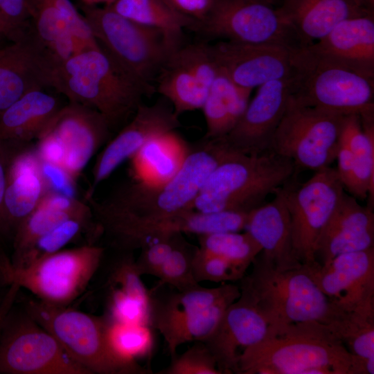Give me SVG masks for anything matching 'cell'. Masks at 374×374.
I'll return each instance as SVG.
<instances>
[{
	"mask_svg": "<svg viewBox=\"0 0 374 374\" xmlns=\"http://www.w3.org/2000/svg\"><path fill=\"white\" fill-rule=\"evenodd\" d=\"M240 374H373L374 364L330 339L316 321L293 324L247 348Z\"/></svg>",
	"mask_w": 374,
	"mask_h": 374,
	"instance_id": "cell-1",
	"label": "cell"
},
{
	"mask_svg": "<svg viewBox=\"0 0 374 374\" xmlns=\"http://www.w3.org/2000/svg\"><path fill=\"white\" fill-rule=\"evenodd\" d=\"M51 88L69 102L100 113L112 129L132 116L143 97L155 92L100 46L73 54L55 68Z\"/></svg>",
	"mask_w": 374,
	"mask_h": 374,
	"instance_id": "cell-2",
	"label": "cell"
},
{
	"mask_svg": "<svg viewBox=\"0 0 374 374\" xmlns=\"http://www.w3.org/2000/svg\"><path fill=\"white\" fill-rule=\"evenodd\" d=\"M252 265L251 272L240 280V294L264 316L270 336L293 324L328 323L346 314L321 292L303 265L279 270L260 253Z\"/></svg>",
	"mask_w": 374,
	"mask_h": 374,
	"instance_id": "cell-3",
	"label": "cell"
},
{
	"mask_svg": "<svg viewBox=\"0 0 374 374\" xmlns=\"http://www.w3.org/2000/svg\"><path fill=\"white\" fill-rule=\"evenodd\" d=\"M237 154L218 139H204L191 148L182 166L159 184L136 181L100 201L114 211L139 218H157L194 208V202L213 170Z\"/></svg>",
	"mask_w": 374,
	"mask_h": 374,
	"instance_id": "cell-4",
	"label": "cell"
},
{
	"mask_svg": "<svg viewBox=\"0 0 374 374\" xmlns=\"http://www.w3.org/2000/svg\"><path fill=\"white\" fill-rule=\"evenodd\" d=\"M292 161L273 152L237 154L210 174L194 202L204 213L250 212L296 175Z\"/></svg>",
	"mask_w": 374,
	"mask_h": 374,
	"instance_id": "cell-5",
	"label": "cell"
},
{
	"mask_svg": "<svg viewBox=\"0 0 374 374\" xmlns=\"http://www.w3.org/2000/svg\"><path fill=\"white\" fill-rule=\"evenodd\" d=\"M101 233L114 244L134 249L182 233L198 235L245 229L248 213L242 211L204 213L195 208L157 218H139L105 206L93 197L87 199Z\"/></svg>",
	"mask_w": 374,
	"mask_h": 374,
	"instance_id": "cell-6",
	"label": "cell"
},
{
	"mask_svg": "<svg viewBox=\"0 0 374 374\" xmlns=\"http://www.w3.org/2000/svg\"><path fill=\"white\" fill-rule=\"evenodd\" d=\"M104 251L103 247L88 243L15 267L0 248V271L8 285L26 289L46 303L67 306L85 290Z\"/></svg>",
	"mask_w": 374,
	"mask_h": 374,
	"instance_id": "cell-7",
	"label": "cell"
},
{
	"mask_svg": "<svg viewBox=\"0 0 374 374\" xmlns=\"http://www.w3.org/2000/svg\"><path fill=\"white\" fill-rule=\"evenodd\" d=\"M161 297L150 294V323L164 339L169 353L189 341H204L226 309L240 296L239 286L224 283L207 288L199 285Z\"/></svg>",
	"mask_w": 374,
	"mask_h": 374,
	"instance_id": "cell-8",
	"label": "cell"
},
{
	"mask_svg": "<svg viewBox=\"0 0 374 374\" xmlns=\"http://www.w3.org/2000/svg\"><path fill=\"white\" fill-rule=\"evenodd\" d=\"M23 307L89 374L149 373L141 366L127 364L115 357L107 341L105 317L93 316L37 298L26 299Z\"/></svg>",
	"mask_w": 374,
	"mask_h": 374,
	"instance_id": "cell-9",
	"label": "cell"
},
{
	"mask_svg": "<svg viewBox=\"0 0 374 374\" xmlns=\"http://www.w3.org/2000/svg\"><path fill=\"white\" fill-rule=\"evenodd\" d=\"M294 90L297 103L344 115L374 109V79L329 62L307 46L293 57Z\"/></svg>",
	"mask_w": 374,
	"mask_h": 374,
	"instance_id": "cell-10",
	"label": "cell"
},
{
	"mask_svg": "<svg viewBox=\"0 0 374 374\" xmlns=\"http://www.w3.org/2000/svg\"><path fill=\"white\" fill-rule=\"evenodd\" d=\"M98 45L136 80L155 91L154 82L170 51L162 34L109 7L82 6Z\"/></svg>",
	"mask_w": 374,
	"mask_h": 374,
	"instance_id": "cell-11",
	"label": "cell"
},
{
	"mask_svg": "<svg viewBox=\"0 0 374 374\" xmlns=\"http://www.w3.org/2000/svg\"><path fill=\"white\" fill-rule=\"evenodd\" d=\"M346 115L303 105L290 97L273 135L270 151L298 168L317 171L336 159Z\"/></svg>",
	"mask_w": 374,
	"mask_h": 374,
	"instance_id": "cell-12",
	"label": "cell"
},
{
	"mask_svg": "<svg viewBox=\"0 0 374 374\" xmlns=\"http://www.w3.org/2000/svg\"><path fill=\"white\" fill-rule=\"evenodd\" d=\"M0 374H89L14 303L0 324Z\"/></svg>",
	"mask_w": 374,
	"mask_h": 374,
	"instance_id": "cell-13",
	"label": "cell"
},
{
	"mask_svg": "<svg viewBox=\"0 0 374 374\" xmlns=\"http://www.w3.org/2000/svg\"><path fill=\"white\" fill-rule=\"evenodd\" d=\"M194 31L208 39L249 44L306 46L277 8L267 0H214Z\"/></svg>",
	"mask_w": 374,
	"mask_h": 374,
	"instance_id": "cell-14",
	"label": "cell"
},
{
	"mask_svg": "<svg viewBox=\"0 0 374 374\" xmlns=\"http://www.w3.org/2000/svg\"><path fill=\"white\" fill-rule=\"evenodd\" d=\"M337 170L328 166L315 171L306 182L294 184V177L278 188L288 209L294 251L302 265L318 262L319 238L344 190Z\"/></svg>",
	"mask_w": 374,
	"mask_h": 374,
	"instance_id": "cell-15",
	"label": "cell"
},
{
	"mask_svg": "<svg viewBox=\"0 0 374 374\" xmlns=\"http://www.w3.org/2000/svg\"><path fill=\"white\" fill-rule=\"evenodd\" d=\"M219 72L212 45L183 44L168 56L156 78L155 91L179 116L202 109Z\"/></svg>",
	"mask_w": 374,
	"mask_h": 374,
	"instance_id": "cell-16",
	"label": "cell"
},
{
	"mask_svg": "<svg viewBox=\"0 0 374 374\" xmlns=\"http://www.w3.org/2000/svg\"><path fill=\"white\" fill-rule=\"evenodd\" d=\"M321 292L345 313L374 312V247L303 265Z\"/></svg>",
	"mask_w": 374,
	"mask_h": 374,
	"instance_id": "cell-17",
	"label": "cell"
},
{
	"mask_svg": "<svg viewBox=\"0 0 374 374\" xmlns=\"http://www.w3.org/2000/svg\"><path fill=\"white\" fill-rule=\"evenodd\" d=\"M292 76L258 87L253 98L232 130L217 138L232 152L254 155L270 151L274 132L293 93Z\"/></svg>",
	"mask_w": 374,
	"mask_h": 374,
	"instance_id": "cell-18",
	"label": "cell"
},
{
	"mask_svg": "<svg viewBox=\"0 0 374 374\" xmlns=\"http://www.w3.org/2000/svg\"><path fill=\"white\" fill-rule=\"evenodd\" d=\"M181 127L172 106L160 100L152 105L141 103L132 119L111 139L98 156L92 169V180L86 199L93 197L97 186L151 139Z\"/></svg>",
	"mask_w": 374,
	"mask_h": 374,
	"instance_id": "cell-19",
	"label": "cell"
},
{
	"mask_svg": "<svg viewBox=\"0 0 374 374\" xmlns=\"http://www.w3.org/2000/svg\"><path fill=\"white\" fill-rule=\"evenodd\" d=\"M212 46L220 72L242 88L253 90L267 82L292 76L296 49L226 40Z\"/></svg>",
	"mask_w": 374,
	"mask_h": 374,
	"instance_id": "cell-20",
	"label": "cell"
},
{
	"mask_svg": "<svg viewBox=\"0 0 374 374\" xmlns=\"http://www.w3.org/2000/svg\"><path fill=\"white\" fill-rule=\"evenodd\" d=\"M111 130L98 111L69 102L57 111L40 136L51 134L62 143L65 150L63 168L75 180L108 140Z\"/></svg>",
	"mask_w": 374,
	"mask_h": 374,
	"instance_id": "cell-21",
	"label": "cell"
},
{
	"mask_svg": "<svg viewBox=\"0 0 374 374\" xmlns=\"http://www.w3.org/2000/svg\"><path fill=\"white\" fill-rule=\"evenodd\" d=\"M55 68L30 29L0 47V114L24 94L51 88Z\"/></svg>",
	"mask_w": 374,
	"mask_h": 374,
	"instance_id": "cell-22",
	"label": "cell"
},
{
	"mask_svg": "<svg viewBox=\"0 0 374 374\" xmlns=\"http://www.w3.org/2000/svg\"><path fill=\"white\" fill-rule=\"evenodd\" d=\"M270 335L269 324L264 316L240 294L226 309L214 331L203 343L222 374L238 373L244 351Z\"/></svg>",
	"mask_w": 374,
	"mask_h": 374,
	"instance_id": "cell-23",
	"label": "cell"
},
{
	"mask_svg": "<svg viewBox=\"0 0 374 374\" xmlns=\"http://www.w3.org/2000/svg\"><path fill=\"white\" fill-rule=\"evenodd\" d=\"M374 213L345 191L323 229L315 249L322 265L335 257L373 247Z\"/></svg>",
	"mask_w": 374,
	"mask_h": 374,
	"instance_id": "cell-24",
	"label": "cell"
},
{
	"mask_svg": "<svg viewBox=\"0 0 374 374\" xmlns=\"http://www.w3.org/2000/svg\"><path fill=\"white\" fill-rule=\"evenodd\" d=\"M308 47L329 62L374 79V13L340 21Z\"/></svg>",
	"mask_w": 374,
	"mask_h": 374,
	"instance_id": "cell-25",
	"label": "cell"
},
{
	"mask_svg": "<svg viewBox=\"0 0 374 374\" xmlns=\"http://www.w3.org/2000/svg\"><path fill=\"white\" fill-rule=\"evenodd\" d=\"M6 156L5 218L8 237L12 238L18 226L37 208L46 188L35 148L30 145L9 148Z\"/></svg>",
	"mask_w": 374,
	"mask_h": 374,
	"instance_id": "cell-26",
	"label": "cell"
},
{
	"mask_svg": "<svg viewBox=\"0 0 374 374\" xmlns=\"http://www.w3.org/2000/svg\"><path fill=\"white\" fill-rule=\"evenodd\" d=\"M274 198L249 212L247 231L262 248L260 253L279 270L302 266L292 241L288 209L278 188Z\"/></svg>",
	"mask_w": 374,
	"mask_h": 374,
	"instance_id": "cell-27",
	"label": "cell"
},
{
	"mask_svg": "<svg viewBox=\"0 0 374 374\" xmlns=\"http://www.w3.org/2000/svg\"><path fill=\"white\" fill-rule=\"evenodd\" d=\"M307 46L340 21L368 13L353 0H281L276 7Z\"/></svg>",
	"mask_w": 374,
	"mask_h": 374,
	"instance_id": "cell-28",
	"label": "cell"
},
{
	"mask_svg": "<svg viewBox=\"0 0 374 374\" xmlns=\"http://www.w3.org/2000/svg\"><path fill=\"white\" fill-rule=\"evenodd\" d=\"M40 89L30 91L0 114V141L28 145L37 140L63 106L60 98Z\"/></svg>",
	"mask_w": 374,
	"mask_h": 374,
	"instance_id": "cell-29",
	"label": "cell"
},
{
	"mask_svg": "<svg viewBox=\"0 0 374 374\" xmlns=\"http://www.w3.org/2000/svg\"><path fill=\"white\" fill-rule=\"evenodd\" d=\"M107 285V319L150 325V292L144 285L131 256L116 264Z\"/></svg>",
	"mask_w": 374,
	"mask_h": 374,
	"instance_id": "cell-30",
	"label": "cell"
},
{
	"mask_svg": "<svg viewBox=\"0 0 374 374\" xmlns=\"http://www.w3.org/2000/svg\"><path fill=\"white\" fill-rule=\"evenodd\" d=\"M340 139L349 148L354 168L351 195L368 198V206H374V109L344 117Z\"/></svg>",
	"mask_w": 374,
	"mask_h": 374,
	"instance_id": "cell-31",
	"label": "cell"
},
{
	"mask_svg": "<svg viewBox=\"0 0 374 374\" xmlns=\"http://www.w3.org/2000/svg\"><path fill=\"white\" fill-rule=\"evenodd\" d=\"M190 150L176 130L154 136L130 159L134 181L148 184L166 182L179 170Z\"/></svg>",
	"mask_w": 374,
	"mask_h": 374,
	"instance_id": "cell-32",
	"label": "cell"
},
{
	"mask_svg": "<svg viewBox=\"0 0 374 374\" xmlns=\"http://www.w3.org/2000/svg\"><path fill=\"white\" fill-rule=\"evenodd\" d=\"M107 6L130 20L159 31L170 53L183 44L184 30L194 31L197 24L164 0H115Z\"/></svg>",
	"mask_w": 374,
	"mask_h": 374,
	"instance_id": "cell-33",
	"label": "cell"
},
{
	"mask_svg": "<svg viewBox=\"0 0 374 374\" xmlns=\"http://www.w3.org/2000/svg\"><path fill=\"white\" fill-rule=\"evenodd\" d=\"M251 91L219 72L201 109L206 125L204 139L220 138L230 132L244 112Z\"/></svg>",
	"mask_w": 374,
	"mask_h": 374,
	"instance_id": "cell-34",
	"label": "cell"
},
{
	"mask_svg": "<svg viewBox=\"0 0 374 374\" xmlns=\"http://www.w3.org/2000/svg\"><path fill=\"white\" fill-rule=\"evenodd\" d=\"M30 30L55 67L74 53L69 25L51 0H26Z\"/></svg>",
	"mask_w": 374,
	"mask_h": 374,
	"instance_id": "cell-35",
	"label": "cell"
},
{
	"mask_svg": "<svg viewBox=\"0 0 374 374\" xmlns=\"http://www.w3.org/2000/svg\"><path fill=\"white\" fill-rule=\"evenodd\" d=\"M317 323L350 353L374 364V312L346 313L328 323Z\"/></svg>",
	"mask_w": 374,
	"mask_h": 374,
	"instance_id": "cell-36",
	"label": "cell"
},
{
	"mask_svg": "<svg viewBox=\"0 0 374 374\" xmlns=\"http://www.w3.org/2000/svg\"><path fill=\"white\" fill-rule=\"evenodd\" d=\"M82 233L92 238L100 233L93 218H72L60 224L36 240L18 257L10 259L12 265L24 267L31 262L62 250Z\"/></svg>",
	"mask_w": 374,
	"mask_h": 374,
	"instance_id": "cell-37",
	"label": "cell"
},
{
	"mask_svg": "<svg viewBox=\"0 0 374 374\" xmlns=\"http://www.w3.org/2000/svg\"><path fill=\"white\" fill-rule=\"evenodd\" d=\"M106 319V337L111 351L122 362L141 366L137 360L150 355L154 348L152 326Z\"/></svg>",
	"mask_w": 374,
	"mask_h": 374,
	"instance_id": "cell-38",
	"label": "cell"
},
{
	"mask_svg": "<svg viewBox=\"0 0 374 374\" xmlns=\"http://www.w3.org/2000/svg\"><path fill=\"white\" fill-rule=\"evenodd\" d=\"M199 248L220 256L247 271L262 248L246 231L199 235Z\"/></svg>",
	"mask_w": 374,
	"mask_h": 374,
	"instance_id": "cell-39",
	"label": "cell"
},
{
	"mask_svg": "<svg viewBox=\"0 0 374 374\" xmlns=\"http://www.w3.org/2000/svg\"><path fill=\"white\" fill-rule=\"evenodd\" d=\"M72 218H93L47 208H37L18 226L13 237L11 259L21 255L36 240L63 222Z\"/></svg>",
	"mask_w": 374,
	"mask_h": 374,
	"instance_id": "cell-40",
	"label": "cell"
},
{
	"mask_svg": "<svg viewBox=\"0 0 374 374\" xmlns=\"http://www.w3.org/2000/svg\"><path fill=\"white\" fill-rule=\"evenodd\" d=\"M181 238V235L159 270L157 287L169 285L184 290L199 285L193 274V260L197 247Z\"/></svg>",
	"mask_w": 374,
	"mask_h": 374,
	"instance_id": "cell-41",
	"label": "cell"
},
{
	"mask_svg": "<svg viewBox=\"0 0 374 374\" xmlns=\"http://www.w3.org/2000/svg\"><path fill=\"white\" fill-rule=\"evenodd\" d=\"M245 273V270L228 260L197 247L193 260V274L198 283L236 281L242 278Z\"/></svg>",
	"mask_w": 374,
	"mask_h": 374,
	"instance_id": "cell-42",
	"label": "cell"
},
{
	"mask_svg": "<svg viewBox=\"0 0 374 374\" xmlns=\"http://www.w3.org/2000/svg\"><path fill=\"white\" fill-rule=\"evenodd\" d=\"M166 374H222L216 361L206 346L195 344L175 357L163 372Z\"/></svg>",
	"mask_w": 374,
	"mask_h": 374,
	"instance_id": "cell-43",
	"label": "cell"
},
{
	"mask_svg": "<svg viewBox=\"0 0 374 374\" xmlns=\"http://www.w3.org/2000/svg\"><path fill=\"white\" fill-rule=\"evenodd\" d=\"M0 27L9 42L26 35L30 28L26 0H0Z\"/></svg>",
	"mask_w": 374,
	"mask_h": 374,
	"instance_id": "cell-44",
	"label": "cell"
},
{
	"mask_svg": "<svg viewBox=\"0 0 374 374\" xmlns=\"http://www.w3.org/2000/svg\"><path fill=\"white\" fill-rule=\"evenodd\" d=\"M181 234L153 242L143 248L135 260L139 273L157 276L165 260L175 246Z\"/></svg>",
	"mask_w": 374,
	"mask_h": 374,
	"instance_id": "cell-45",
	"label": "cell"
},
{
	"mask_svg": "<svg viewBox=\"0 0 374 374\" xmlns=\"http://www.w3.org/2000/svg\"><path fill=\"white\" fill-rule=\"evenodd\" d=\"M40 169L46 190L75 197V180L62 166L41 161Z\"/></svg>",
	"mask_w": 374,
	"mask_h": 374,
	"instance_id": "cell-46",
	"label": "cell"
},
{
	"mask_svg": "<svg viewBox=\"0 0 374 374\" xmlns=\"http://www.w3.org/2000/svg\"><path fill=\"white\" fill-rule=\"evenodd\" d=\"M37 153L42 161L63 167L65 150L62 143L51 134H42L37 139Z\"/></svg>",
	"mask_w": 374,
	"mask_h": 374,
	"instance_id": "cell-47",
	"label": "cell"
},
{
	"mask_svg": "<svg viewBox=\"0 0 374 374\" xmlns=\"http://www.w3.org/2000/svg\"><path fill=\"white\" fill-rule=\"evenodd\" d=\"M179 13L200 21L209 12L214 0H164Z\"/></svg>",
	"mask_w": 374,
	"mask_h": 374,
	"instance_id": "cell-48",
	"label": "cell"
},
{
	"mask_svg": "<svg viewBox=\"0 0 374 374\" xmlns=\"http://www.w3.org/2000/svg\"><path fill=\"white\" fill-rule=\"evenodd\" d=\"M7 183V157L3 144L0 141V240L9 238L4 208V197Z\"/></svg>",
	"mask_w": 374,
	"mask_h": 374,
	"instance_id": "cell-49",
	"label": "cell"
},
{
	"mask_svg": "<svg viewBox=\"0 0 374 374\" xmlns=\"http://www.w3.org/2000/svg\"><path fill=\"white\" fill-rule=\"evenodd\" d=\"M19 290L14 286L8 285L0 271V324L3 317L14 303Z\"/></svg>",
	"mask_w": 374,
	"mask_h": 374,
	"instance_id": "cell-50",
	"label": "cell"
},
{
	"mask_svg": "<svg viewBox=\"0 0 374 374\" xmlns=\"http://www.w3.org/2000/svg\"><path fill=\"white\" fill-rule=\"evenodd\" d=\"M364 9L374 12V0H353Z\"/></svg>",
	"mask_w": 374,
	"mask_h": 374,
	"instance_id": "cell-51",
	"label": "cell"
},
{
	"mask_svg": "<svg viewBox=\"0 0 374 374\" xmlns=\"http://www.w3.org/2000/svg\"><path fill=\"white\" fill-rule=\"evenodd\" d=\"M84 5L87 6H95V4L98 3H105L106 6H108L111 3V0H82Z\"/></svg>",
	"mask_w": 374,
	"mask_h": 374,
	"instance_id": "cell-52",
	"label": "cell"
},
{
	"mask_svg": "<svg viewBox=\"0 0 374 374\" xmlns=\"http://www.w3.org/2000/svg\"><path fill=\"white\" fill-rule=\"evenodd\" d=\"M4 40H7L3 35H2L1 33H0V47H1L2 46L5 45L3 41Z\"/></svg>",
	"mask_w": 374,
	"mask_h": 374,
	"instance_id": "cell-53",
	"label": "cell"
},
{
	"mask_svg": "<svg viewBox=\"0 0 374 374\" xmlns=\"http://www.w3.org/2000/svg\"><path fill=\"white\" fill-rule=\"evenodd\" d=\"M0 33H1L2 35H3L4 37L6 38V37H5V35H4V33H3V30H2V29H1V27H0Z\"/></svg>",
	"mask_w": 374,
	"mask_h": 374,
	"instance_id": "cell-54",
	"label": "cell"
},
{
	"mask_svg": "<svg viewBox=\"0 0 374 374\" xmlns=\"http://www.w3.org/2000/svg\"><path fill=\"white\" fill-rule=\"evenodd\" d=\"M268 1H269L270 3H272L274 1V0H267Z\"/></svg>",
	"mask_w": 374,
	"mask_h": 374,
	"instance_id": "cell-55",
	"label": "cell"
},
{
	"mask_svg": "<svg viewBox=\"0 0 374 374\" xmlns=\"http://www.w3.org/2000/svg\"><path fill=\"white\" fill-rule=\"evenodd\" d=\"M114 1H115V0H111V1H112L111 3H112ZM111 3H110V4H111Z\"/></svg>",
	"mask_w": 374,
	"mask_h": 374,
	"instance_id": "cell-56",
	"label": "cell"
}]
</instances>
